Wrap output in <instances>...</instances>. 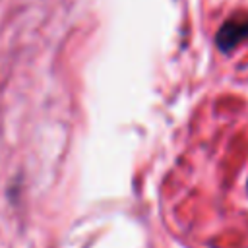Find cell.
<instances>
[{"label": "cell", "mask_w": 248, "mask_h": 248, "mask_svg": "<svg viewBox=\"0 0 248 248\" xmlns=\"http://www.w3.org/2000/svg\"><path fill=\"white\" fill-rule=\"evenodd\" d=\"M244 39H248V16L246 14L227 19L215 35V43L223 52L232 50Z\"/></svg>", "instance_id": "cell-1"}]
</instances>
